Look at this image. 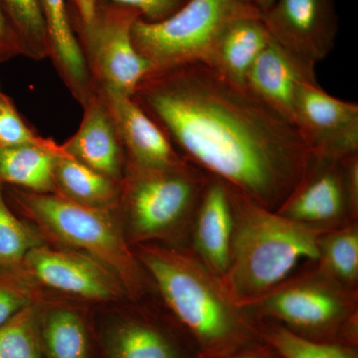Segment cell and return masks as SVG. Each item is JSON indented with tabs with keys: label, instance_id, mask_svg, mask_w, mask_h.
I'll return each mask as SVG.
<instances>
[{
	"label": "cell",
	"instance_id": "1",
	"mask_svg": "<svg viewBox=\"0 0 358 358\" xmlns=\"http://www.w3.org/2000/svg\"><path fill=\"white\" fill-rule=\"evenodd\" d=\"M131 98L183 159L270 210L312 157L291 120L203 62L152 71Z\"/></svg>",
	"mask_w": 358,
	"mask_h": 358
},
{
	"label": "cell",
	"instance_id": "2",
	"mask_svg": "<svg viewBox=\"0 0 358 358\" xmlns=\"http://www.w3.org/2000/svg\"><path fill=\"white\" fill-rule=\"evenodd\" d=\"M192 341L199 358H221L264 343L258 320L237 305L190 250L140 244L134 254Z\"/></svg>",
	"mask_w": 358,
	"mask_h": 358
},
{
	"label": "cell",
	"instance_id": "3",
	"mask_svg": "<svg viewBox=\"0 0 358 358\" xmlns=\"http://www.w3.org/2000/svg\"><path fill=\"white\" fill-rule=\"evenodd\" d=\"M234 231L227 272L219 278L230 298L248 308L319 262L320 235L232 187Z\"/></svg>",
	"mask_w": 358,
	"mask_h": 358
},
{
	"label": "cell",
	"instance_id": "4",
	"mask_svg": "<svg viewBox=\"0 0 358 358\" xmlns=\"http://www.w3.org/2000/svg\"><path fill=\"white\" fill-rule=\"evenodd\" d=\"M2 187L8 205L59 241L100 263L128 293L138 294L143 289L140 262L129 251L110 211L92 208L56 193Z\"/></svg>",
	"mask_w": 358,
	"mask_h": 358
},
{
	"label": "cell",
	"instance_id": "5",
	"mask_svg": "<svg viewBox=\"0 0 358 358\" xmlns=\"http://www.w3.org/2000/svg\"><path fill=\"white\" fill-rule=\"evenodd\" d=\"M357 294L315 264L247 308L257 320L274 322L305 338L357 345Z\"/></svg>",
	"mask_w": 358,
	"mask_h": 358
},
{
	"label": "cell",
	"instance_id": "6",
	"mask_svg": "<svg viewBox=\"0 0 358 358\" xmlns=\"http://www.w3.org/2000/svg\"><path fill=\"white\" fill-rule=\"evenodd\" d=\"M208 176L187 160L166 169L128 164L120 185L119 206L126 213L133 241L164 240L185 229L190 234Z\"/></svg>",
	"mask_w": 358,
	"mask_h": 358
},
{
	"label": "cell",
	"instance_id": "7",
	"mask_svg": "<svg viewBox=\"0 0 358 358\" xmlns=\"http://www.w3.org/2000/svg\"><path fill=\"white\" fill-rule=\"evenodd\" d=\"M249 17H263L250 0H188L159 22L138 17L131 39L152 71L205 62L223 32L236 21Z\"/></svg>",
	"mask_w": 358,
	"mask_h": 358
},
{
	"label": "cell",
	"instance_id": "8",
	"mask_svg": "<svg viewBox=\"0 0 358 358\" xmlns=\"http://www.w3.org/2000/svg\"><path fill=\"white\" fill-rule=\"evenodd\" d=\"M68 14L96 88L133 96L136 86L152 71L131 39L134 23L141 13L110 0H96L89 13L68 9Z\"/></svg>",
	"mask_w": 358,
	"mask_h": 358
},
{
	"label": "cell",
	"instance_id": "9",
	"mask_svg": "<svg viewBox=\"0 0 358 358\" xmlns=\"http://www.w3.org/2000/svg\"><path fill=\"white\" fill-rule=\"evenodd\" d=\"M343 159L312 152L300 181L275 212L320 231L357 222L358 212L350 200Z\"/></svg>",
	"mask_w": 358,
	"mask_h": 358
},
{
	"label": "cell",
	"instance_id": "10",
	"mask_svg": "<svg viewBox=\"0 0 358 358\" xmlns=\"http://www.w3.org/2000/svg\"><path fill=\"white\" fill-rule=\"evenodd\" d=\"M263 22L271 38L315 65L333 51L338 33L336 0H275Z\"/></svg>",
	"mask_w": 358,
	"mask_h": 358
},
{
	"label": "cell",
	"instance_id": "11",
	"mask_svg": "<svg viewBox=\"0 0 358 358\" xmlns=\"http://www.w3.org/2000/svg\"><path fill=\"white\" fill-rule=\"evenodd\" d=\"M294 122L313 154L345 157L358 152V106L329 95L317 83L299 88Z\"/></svg>",
	"mask_w": 358,
	"mask_h": 358
},
{
	"label": "cell",
	"instance_id": "12",
	"mask_svg": "<svg viewBox=\"0 0 358 358\" xmlns=\"http://www.w3.org/2000/svg\"><path fill=\"white\" fill-rule=\"evenodd\" d=\"M23 262L40 282L64 293L98 301L110 300L121 293L122 285L115 275L82 254L34 247Z\"/></svg>",
	"mask_w": 358,
	"mask_h": 358
},
{
	"label": "cell",
	"instance_id": "13",
	"mask_svg": "<svg viewBox=\"0 0 358 358\" xmlns=\"http://www.w3.org/2000/svg\"><path fill=\"white\" fill-rule=\"evenodd\" d=\"M233 231L232 188L223 179L209 174L193 218L189 250L218 278L229 267Z\"/></svg>",
	"mask_w": 358,
	"mask_h": 358
},
{
	"label": "cell",
	"instance_id": "14",
	"mask_svg": "<svg viewBox=\"0 0 358 358\" xmlns=\"http://www.w3.org/2000/svg\"><path fill=\"white\" fill-rule=\"evenodd\" d=\"M82 107L84 114L79 129L61 145L63 150L84 166L121 183L128 157L109 108L98 90Z\"/></svg>",
	"mask_w": 358,
	"mask_h": 358
},
{
	"label": "cell",
	"instance_id": "15",
	"mask_svg": "<svg viewBox=\"0 0 358 358\" xmlns=\"http://www.w3.org/2000/svg\"><path fill=\"white\" fill-rule=\"evenodd\" d=\"M96 90L114 119L129 164L141 169H166L185 162L131 96Z\"/></svg>",
	"mask_w": 358,
	"mask_h": 358
},
{
	"label": "cell",
	"instance_id": "16",
	"mask_svg": "<svg viewBox=\"0 0 358 358\" xmlns=\"http://www.w3.org/2000/svg\"><path fill=\"white\" fill-rule=\"evenodd\" d=\"M305 83H317L315 65L272 38L245 80L250 91L293 122L296 92Z\"/></svg>",
	"mask_w": 358,
	"mask_h": 358
},
{
	"label": "cell",
	"instance_id": "17",
	"mask_svg": "<svg viewBox=\"0 0 358 358\" xmlns=\"http://www.w3.org/2000/svg\"><path fill=\"white\" fill-rule=\"evenodd\" d=\"M40 2L48 36L49 58L66 87L82 106L96 93V88L71 26L67 0Z\"/></svg>",
	"mask_w": 358,
	"mask_h": 358
},
{
	"label": "cell",
	"instance_id": "18",
	"mask_svg": "<svg viewBox=\"0 0 358 358\" xmlns=\"http://www.w3.org/2000/svg\"><path fill=\"white\" fill-rule=\"evenodd\" d=\"M103 348L107 358H199L189 339L141 317L115 322L105 334Z\"/></svg>",
	"mask_w": 358,
	"mask_h": 358
},
{
	"label": "cell",
	"instance_id": "19",
	"mask_svg": "<svg viewBox=\"0 0 358 358\" xmlns=\"http://www.w3.org/2000/svg\"><path fill=\"white\" fill-rule=\"evenodd\" d=\"M270 40L263 17L243 18L223 32L203 63L230 81L245 86L250 68Z\"/></svg>",
	"mask_w": 358,
	"mask_h": 358
},
{
	"label": "cell",
	"instance_id": "20",
	"mask_svg": "<svg viewBox=\"0 0 358 358\" xmlns=\"http://www.w3.org/2000/svg\"><path fill=\"white\" fill-rule=\"evenodd\" d=\"M56 194L92 208L112 211L119 206L120 185L70 155L56 157L54 162Z\"/></svg>",
	"mask_w": 358,
	"mask_h": 358
},
{
	"label": "cell",
	"instance_id": "21",
	"mask_svg": "<svg viewBox=\"0 0 358 358\" xmlns=\"http://www.w3.org/2000/svg\"><path fill=\"white\" fill-rule=\"evenodd\" d=\"M69 155L38 145L0 147V183L37 193H56L54 162Z\"/></svg>",
	"mask_w": 358,
	"mask_h": 358
},
{
	"label": "cell",
	"instance_id": "22",
	"mask_svg": "<svg viewBox=\"0 0 358 358\" xmlns=\"http://www.w3.org/2000/svg\"><path fill=\"white\" fill-rule=\"evenodd\" d=\"M319 250L317 268L345 288L358 289V223L322 233Z\"/></svg>",
	"mask_w": 358,
	"mask_h": 358
},
{
	"label": "cell",
	"instance_id": "23",
	"mask_svg": "<svg viewBox=\"0 0 358 358\" xmlns=\"http://www.w3.org/2000/svg\"><path fill=\"white\" fill-rule=\"evenodd\" d=\"M258 324L261 338L282 358H358L357 345L305 338L270 320Z\"/></svg>",
	"mask_w": 358,
	"mask_h": 358
},
{
	"label": "cell",
	"instance_id": "24",
	"mask_svg": "<svg viewBox=\"0 0 358 358\" xmlns=\"http://www.w3.org/2000/svg\"><path fill=\"white\" fill-rule=\"evenodd\" d=\"M41 338L47 358H89V339L83 320L67 308L45 317Z\"/></svg>",
	"mask_w": 358,
	"mask_h": 358
},
{
	"label": "cell",
	"instance_id": "25",
	"mask_svg": "<svg viewBox=\"0 0 358 358\" xmlns=\"http://www.w3.org/2000/svg\"><path fill=\"white\" fill-rule=\"evenodd\" d=\"M13 26L22 56L32 60L49 58L46 25L40 0H0Z\"/></svg>",
	"mask_w": 358,
	"mask_h": 358
},
{
	"label": "cell",
	"instance_id": "26",
	"mask_svg": "<svg viewBox=\"0 0 358 358\" xmlns=\"http://www.w3.org/2000/svg\"><path fill=\"white\" fill-rule=\"evenodd\" d=\"M36 319L27 307L0 327V358H41Z\"/></svg>",
	"mask_w": 358,
	"mask_h": 358
},
{
	"label": "cell",
	"instance_id": "27",
	"mask_svg": "<svg viewBox=\"0 0 358 358\" xmlns=\"http://www.w3.org/2000/svg\"><path fill=\"white\" fill-rule=\"evenodd\" d=\"M34 247L31 231L11 211L0 183V268H15Z\"/></svg>",
	"mask_w": 358,
	"mask_h": 358
},
{
	"label": "cell",
	"instance_id": "28",
	"mask_svg": "<svg viewBox=\"0 0 358 358\" xmlns=\"http://www.w3.org/2000/svg\"><path fill=\"white\" fill-rule=\"evenodd\" d=\"M38 145L60 152L62 145L38 136L24 121L13 100L0 88V147Z\"/></svg>",
	"mask_w": 358,
	"mask_h": 358
},
{
	"label": "cell",
	"instance_id": "29",
	"mask_svg": "<svg viewBox=\"0 0 358 358\" xmlns=\"http://www.w3.org/2000/svg\"><path fill=\"white\" fill-rule=\"evenodd\" d=\"M96 0H67V8L74 13H89ZM133 7L141 13V18L148 22H159L176 13L188 0H110Z\"/></svg>",
	"mask_w": 358,
	"mask_h": 358
},
{
	"label": "cell",
	"instance_id": "30",
	"mask_svg": "<svg viewBox=\"0 0 358 358\" xmlns=\"http://www.w3.org/2000/svg\"><path fill=\"white\" fill-rule=\"evenodd\" d=\"M13 268H0V327L27 307V298L10 281Z\"/></svg>",
	"mask_w": 358,
	"mask_h": 358
},
{
	"label": "cell",
	"instance_id": "31",
	"mask_svg": "<svg viewBox=\"0 0 358 358\" xmlns=\"http://www.w3.org/2000/svg\"><path fill=\"white\" fill-rule=\"evenodd\" d=\"M21 55L20 42L0 2V63Z\"/></svg>",
	"mask_w": 358,
	"mask_h": 358
},
{
	"label": "cell",
	"instance_id": "32",
	"mask_svg": "<svg viewBox=\"0 0 358 358\" xmlns=\"http://www.w3.org/2000/svg\"><path fill=\"white\" fill-rule=\"evenodd\" d=\"M221 358H282L270 345L264 341L245 350Z\"/></svg>",
	"mask_w": 358,
	"mask_h": 358
},
{
	"label": "cell",
	"instance_id": "33",
	"mask_svg": "<svg viewBox=\"0 0 358 358\" xmlns=\"http://www.w3.org/2000/svg\"><path fill=\"white\" fill-rule=\"evenodd\" d=\"M262 13H267L268 9L274 4L275 0H250Z\"/></svg>",
	"mask_w": 358,
	"mask_h": 358
}]
</instances>
